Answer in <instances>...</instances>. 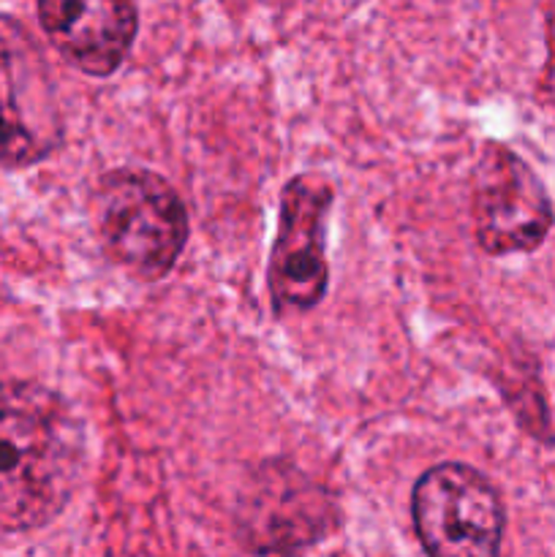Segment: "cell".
Masks as SVG:
<instances>
[{
  "mask_svg": "<svg viewBox=\"0 0 555 557\" xmlns=\"http://www.w3.org/2000/svg\"><path fill=\"white\" fill-rule=\"evenodd\" d=\"M85 438L63 397L27 381H0V528L36 531L74 498Z\"/></svg>",
  "mask_w": 555,
  "mask_h": 557,
  "instance_id": "obj_1",
  "label": "cell"
},
{
  "mask_svg": "<svg viewBox=\"0 0 555 557\" xmlns=\"http://www.w3.org/2000/svg\"><path fill=\"white\" fill-rule=\"evenodd\" d=\"M92 223L109 259L141 281H161L188 243L177 190L147 169H112L92 188Z\"/></svg>",
  "mask_w": 555,
  "mask_h": 557,
  "instance_id": "obj_2",
  "label": "cell"
},
{
  "mask_svg": "<svg viewBox=\"0 0 555 557\" xmlns=\"http://www.w3.org/2000/svg\"><path fill=\"white\" fill-rule=\"evenodd\" d=\"M411 517L419 544L430 555L490 557L501 549L504 504L498 490L462 462H444L419 476Z\"/></svg>",
  "mask_w": 555,
  "mask_h": 557,
  "instance_id": "obj_3",
  "label": "cell"
},
{
  "mask_svg": "<svg viewBox=\"0 0 555 557\" xmlns=\"http://www.w3.org/2000/svg\"><path fill=\"white\" fill-rule=\"evenodd\" d=\"M63 141L58 92L30 33L0 14V166H30Z\"/></svg>",
  "mask_w": 555,
  "mask_h": 557,
  "instance_id": "obj_4",
  "label": "cell"
},
{
  "mask_svg": "<svg viewBox=\"0 0 555 557\" xmlns=\"http://www.w3.org/2000/svg\"><path fill=\"white\" fill-rule=\"evenodd\" d=\"M332 199V183L321 174H297L283 188L267 272L275 313H303L324 299L330 281L324 243Z\"/></svg>",
  "mask_w": 555,
  "mask_h": 557,
  "instance_id": "obj_5",
  "label": "cell"
},
{
  "mask_svg": "<svg viewBox=\"0 0 555 557\" xmlns=\"http://www.w3.org/2000/svg\"><path fill=\"white\" fill-rule=\"evenodd\" d=\"M471 215L488 253H528L553 226V205L533 169L509 147L490 141L471 180Z\"/></svg>",
  "mask_w": 555,
  "mask_h": 557,
  "instance_id": "obj_6",
  "label": "cell"
},
{
  "mask_svg": "<svg viewBox=\"0 0 555 557\" xmlns=\"http://www.w3.org/2000/svg\"><path fill=\"white\" fill-rule=\"evenodd\" d=\"M239 517L250 547L264 553H292L324 539L335 509L324 490L310 484L303 473L270 462L256 473Z\"/></svg>",
  "mask_w": 555,
  "mask_h": 557,
  "instance_id": "obj_7",
  "label": "cell"
},
{
  "mask_svg": "<svg viewBox=\"0 0 555 557\" xmlns=\"http://www.w3.org/2000/svg\"><path fill=\"white\" fill-rule=\"evenodd\" d=\"M52 47L74 69L109 76L123 65L139 27L134 0H36Z\"/></svg>",
  "mask_w": 555,
  "mask_h": 557,
  "instance_id": "obj_8",
  "label": "cell"
}]
</instances>
